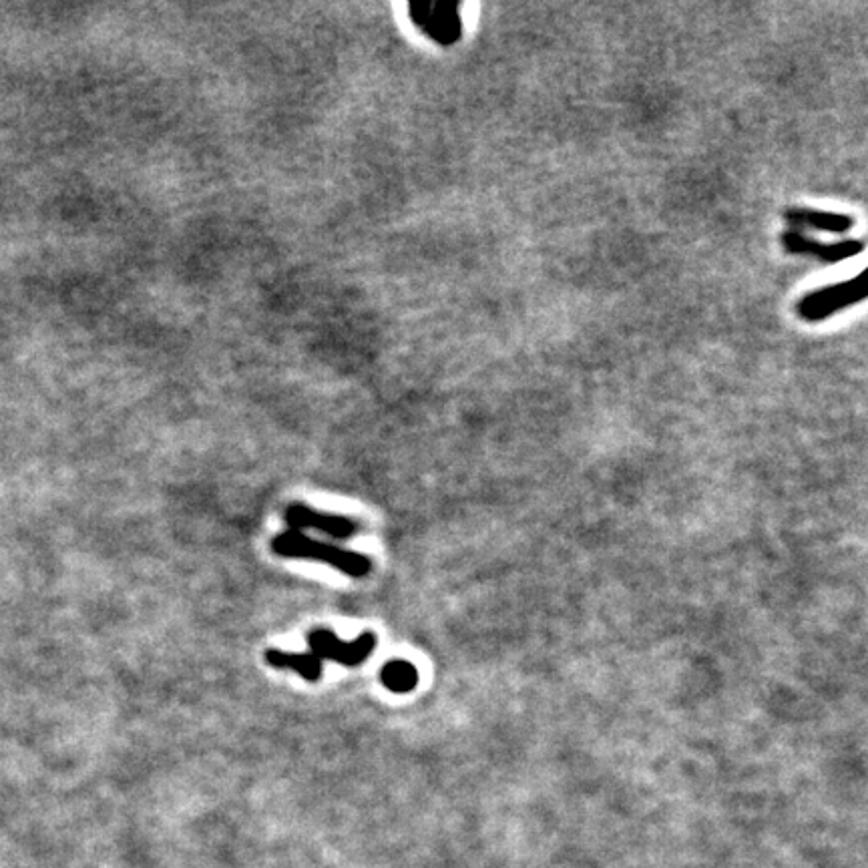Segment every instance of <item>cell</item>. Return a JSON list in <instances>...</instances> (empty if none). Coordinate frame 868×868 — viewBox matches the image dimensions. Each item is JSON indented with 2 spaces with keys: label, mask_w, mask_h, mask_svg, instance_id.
<instances>
[{
  "label": "cell",
  "mask_w": 868,
  "mask_h": 868,
  "mask_svg": "<svg viewBox=\"0 0 868 868\" xmlns=\"http://www.w3.org/2000/svg\"><path fill=\"white\" fill-rule=\"evenodd\" d=\"M272 549L280 557L312 559V561L326 563V565H330V567L338 569L340 573L350 575L354 579L366 577L372 569V563L368 557H364L356 551H346V549H340L336 545L316 541V539H312L300 531H292V529L274 537Z\"/></svg>",
  "instance_id": "obj_1"
},
{
  "label": "cell",
  "mask_w": 868,
  "mask_h": 868,
  "mask_svg": "<svg viewBox=\"0 0 868 868\" xmlns=\"http://www.w3.org/2000/svg\"><path fill=\"white\" fill-rule=\"evenodd\" d=\"M866 298V272H860L856 278L846 280L842 284H832L822 290H814L806 294L798 302V316L808 322H822L836 312L854 306Z\"/></svg>",
  "instance_id": "obj_2"
},
{
  "label": "cell",
  "mask_w": 868,
  "mask_h": 868,
  "mask_svg": "<svg viewBox=\"0 0 868 868\" xmlns=\"http://www.w3.org/2000/svg\"><path fill=\"white\" fill-rule=\"evenodd\" d=\"M308 643L312 654L318 660H330L346 668L360 666L376 647V635L366 631L354 641H344L330 629H314L308 633Z\"/></svg>",
  "instance_id": "obj_3"
},
{
  "label": "cell",
  "mask_w": 868,
  "mask_h": 868,
  "mask_svg": "<svg viewBox=\"0 0 868 868\" xmlns=\"http://www.w3.org/2000/svg\"><path fill=\"white\" fill-rule=\"evenodd\" d=\"M410 17L424 35L441 45H453L463 35L459 5L447 3V0L410 5Z\"/></svg>",
  "instance_id": "obj_4"
},
{
  "label": "cell",
  "mask_w": 868,
  "mask_h": 868,
  "mask_svg": "<svg viewBox=\"0 0 868 868\" xmlns=\"http://www.w3.org/2000/svg\"><path fill=\"white\" fill-rule=\"evenodd\" d=\"M780 244L784 252L792 256H810L824 264H840L844 260L862 254L864 250V244L860 240H842L834 244H824L798 232H784L780 236Z\"/></svg>",
  "instance_id": "obj_5"
},
{
  "label": "cell",
  "mask_w": 868,
  "mask_h": 868,
  "mask_svg": "<svg viewBox=\"0 0 868 868\" xmlns=\"http://www.w3.org/2000/svg\"><path fill=\"white\" fill-rule=\"evenodd\" d=\"M284 521L290 525L292 531L316 529L334 539H350L358 533L356 521L336 513H322L306 505H290L284 513Z\"/></svg>",
  "instance_id": "obj_6"
},
{
  "label": "cell",
  "mask_w": 868,
  "mask_h": 868,
  "mask_svg": "<svg viewBox=\"0 0 868 868\" xmlns=\"http://www.w3.org/2000/svg\"><path fill=\"white\" fill-rule=\"evenodd\" d=\"M784 220L794 228H806L826 234H846L854 228V220L850 215L820 211L812 207H788L784 209Z\"/></svg>",
  "instance_id": "obj_7"
},
{
  "label": "cell",
  "mask_w": 868,
  "mask_h": 868,
  "mask_svg": "<svg viewBox=\"0 0 868 868\" xmlns=\"http://www.w3.org/2000/svg\"><path fill=\"white\" fill-rule=\"evenodd\" d=\"M266 662L278 670H294L306 682H318L322 676V660L314 654H288V651L268 649Z\"/></svg>",
  "instance_id": "obj_8"
},
{
  "label": "cell",
  "mask_w": 868,
  "mask_h": 868,
  "mask_svg": "<svg viewBox=\"0 0 868 868\" xmlns=\"http://www.w3.org/2000/svg\"><path fill=\"white\" fill-rule=\"evenodd\" d=\"M380 680L382 684L394 692V694H408L416 688L418 684V674L414 670L412 664L404 662V660H392L388 662L382 672H380Z\"/></svg>",
  "instance_id": "obj_9"
}]
</instances>
